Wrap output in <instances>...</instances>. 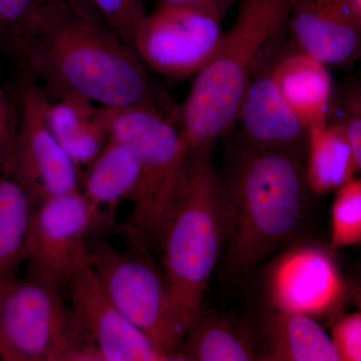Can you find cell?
<instances>
[{"label": "cell", "mask_w": 361, "mask_h": 361, "mask_svg": "<svg viewBox=\"0 0 361 361\" xmlns=\"http://www.w3.org/2000/svg\"><path fill=\"white\" fill-rule=\"evenodd\" d=\"M291 49L329 68L351 70L361 63V16L353 0H291Z\"/></svg>", "instance_id": "obj_12"}, {"label": "cell", "mask_w": 361, "mask_h": 361, "mask_svg": "<svg viewBox=\"0 0 361 361\" xmlns=\"http://www.w3.org/2000/svg\"><path fill=\"white\" fill-rule=\"evenodd\" d=\"M32 199L14 178L0 175V283L18 276L35 210Z\"/></svg>", "instance_id": "obj_21"}, {"label": "cell", "mask_w": 361, "mask_h": 361, "mask_svg": "<svg viewBox=\"0 0 361 361\" xmlns=\"http://www.w3.org/2000/svg\"><path fill=\"white\" fill-rule=\"evenodd\" d=\"M291 0H239L236 20L218 54L194 77L179 108L190 149L232 132L240 104L261 68L288 47Z\"/></svg>", "instance_id": "obj_3"}, {"label": "cell", "mask_w": 361, "mask_h": 361, "mask_svg": "<svg viewBox=\"0 0 361 361\" xmlns=\"http://www.w3.org/2000/svg\"><path fill=\"white\" fill-rule=\"evenodd\" d=\"M87 258L123 315L173 360H184L186 334L163 271L145 254L118 250L103 240L90 239Z\"/></svg>", "instance_id": "obj_7"}, {"label": "cell", "mask_w": 361, "mask_h": 361, "mask_svg": "<svg viewBox=\"0 0 361 361\" xmlns=\"http://www.w3.org/2000/svg\"><path fill=\"white\" fill-rule=\"evenodd\" d=\"M16 106V104H14ZM18 127V114L0 87V175L4 173L13 152Z\"/></svg>", "instance_id": "obj_27"}, {"label": "cell", "mask_w": 361, "mask_h": 361, "mask_svg": "<svg viewBox=\"0 0 361 361\" xmlns=\"http://www.w3.org/2000/svg\"><path fill=\"white\" fill-rule=\"evenodd\" d=\"M332 341L341 360L361 361V313L339 318L332 329Z\"/></svg>", "instance_id": "obj_26"}, {"label": "cell", "mask_w": 361, "mask_h": 361, "mask_svg": "<svg viewBox=\"0 0 361 361\" xmlns=\"http://www.w3.org/2000/svg\"><path fill=\"white\" fill-rule=\"evenodd\" d=\"M265 337L262 360H341L332 338L310 316L276 310L266 322Z\"/></svg>", "instance_id": "obj_18"}, {"label": "cell", "mask_w": 361, "mask_h": 361, "mask_svg": "<svg viewBox=\"0 0 361 361\" xmlns=\"http://www.w3.org/2000/svg\"><path fill=\"white\" fill-rule=\"evenodd\" d=\"M355 295L356 296V298L361 296V269L355 285Z\"/></svg>", "instance_id": "obj_29"}, {"label": "cell", "mask_w": 361, "mask_h": 361, "mask_svg": "<svg viewBox=\"0 0 361 361\" xmlns=\"http://www.w3.org/2000/svg\"><path fill=\"white\" fill-rule=\"evenodd\" d=\"M71 307L101 361H171L130 322L106 293L89 258L78 265L68 287Z\"/></svg>", "instance_id": "obj_11"}, {"label": "cell", "mask_w": 361, "mask_h": 361, "mask_svg": "<svg viewBox=\"0 0 361 361\" xmlns=\"http://www.w3.org/2000/svg\"><path fill=\"white\" fill-rule=\"evenodd\" d=\"M99 18L135 51V40L146 20L144 0H87Z\"/></svg>", "instance_id": "obj_25"}, {"label": "cell", "mask_w": 361, "mask_h": 361, "mask_svg": "<svg viewBox=\"0 0 361 361\" xmlns=\"http://www.w3.org/2000/svg\"><path fill=\"white\" fill-rule=\"evenodd\" d=\"M111 216L92 205L82 190L49 197L33 210L25 244L26 276L66 289L97 230Z\"/></svg>", "instance_id": "obj_9"}, {"label": "cell", "mask_w": 361, "mask_h": 361, "mask_svg": "<svg viewBox=\"0 0 361 361\" xmlns=\"http://www.w3.org/2000/svg\"><path fill=\"white\" fill-rule=\"evenodd\" d=\"M271 75L285 102L308 128L327 123L334 89L329 66L288 44Z\"/></svg>", "instance_id": "obj_15"}, {"label": "cell", "mask_w": 361, "mask_h": 361, "mask_svg": "<svg viewBox=\"0 0 361 361\" xmlns=\"http://www.w3.org/2000/svg\"><path fill=\"white\" fill-rule=\"evenodd\" d=\"M327 122L343 130L361 172V71L334 87Z\"/></svg>", "instance_id": "obj_23"}, {"label": "cell", "mask_w": 361, "mask_h": 361, "mask_svg": "<svg viewBox=\"0 0 361 361\" xmlns=\"http://www.w3.org/2000/svg\"><path fill=\"white\" fill-rule=\"evenodd\" d=\"M306 151V180L317 196L336 191L358 172L348 137L334 123L310 127Z\"/></svg>", "instance_id": "obj_19"}, {"label": "cell", "mask_w": 361, "mask_h": 361, "mask_svg": "<svg viewBox=\"0 0 361 361\" xmlns=\"http://www.w3.org/2000/svg\"><path fill=\"white\" fill-rule=\"evenodd\" d=\"M334 248L361 243V178H351L336 190L331 213Z\"/></svg>", "instance_id": "obj_24"}, {"label": "cell", "mask_w": 361, "mask_h": 361, "mask_svg": "<svg viewBox=\"0 0 361 361\" xmlns=\"http://www.w3.org/2000/svg\"><path fill=\"white\" fill-rule=\"evenodd\" d=\"M222 180L236 210L225 259L226 273L235 279L296 234L310 189L301 154L254 146L241 137L232 151L227 182Z\"/></svg>", "instance_id": "obj_2"}, {"label": "cell", "mask_w": 361, "mask_h": 361, "mask_svg": "<svg viewBox=\"0 0 361 361\" xmlns=\"http://www.w3.org/2000/svg\"><path fill=\"white\" fill-rule=\"evenodd\" d=\"M358 304H360V308H361V296L358 297L357 298Z\"/></svg>", "instance_id": "obj_31"}, {"label": "cell", "mask_w": 361, "mask_h": 361, "mask_svg": "<svg viewBox=\"0 0 361 361\" xmlns=\"http://www.w3.org/2000/svg\"><path fill=\"white\" fill-rule=\"evenodd\" d=\"M66 4L68 0H0V51L13 59Z\"/></svg>", "instance_id": "obj_22"}, {"label": "cell", "mask_w": 361, "mask_h": 361, "mask_svg": "<svg viewBox=\"0 0 361 361\" xmlns=\"http://www.w3.org/2000/svg\"><path fill=\"white\" fill-rule=\"evenodd\" d=\"M278 56L251 80L240 104L235 127L239 128V137L254 146L302 155L307 149L310 128L285 102L271 75Z\"/></svg>", "instance_id": "obj_14"}, {"label": "cell", "mask_w": 361, "mask_h": 361, "mask_svg": "<svg viewBox=\"0 0 361 361\" xmlns=\"http://www.w3.org/2000/svg\"><path fill=\"white\" fill-rule=\"evenodd\" d=\"M269 293L276 310L313 317L336 310L345 287L329 253L302 247L277 261L271 271Z\"/></svg>", "instance_id": "obj_13"}, {"label": "cell", "mask_w": 361, "mask_h": 361, "mask_svg": "<svg viewBox=\"0 0 361 361\" xmlns=\"http://www.w3.org/2000/svg\"><path fill=\"white\" fill-rule=\"evenodd\" d=\"M212 144L191 149L177 206L164 235L163 272L183 329L204 304L207 287L237 216L213 161Z\"/></svg>", "instance_id": "obj_4"}, {"label": "cell", "mask_w": 361, "mask_h": 361, "mask_svg": "<svg viewBox=\"0 0 361 361\" xmlns=\"http://www.w3.org/2000/svg\"><path fill=\"white\" fill-rule=\"evenodd\" d=\"M353 1L361 16V0H353Z\"/></svg>", "instance_id": "obj_30"}, {"label": "cell", "mask_w": 361, "mask_h": 361, "mask_svg": "<svg viewBox=\"0 0 361 361\" xmlns=\"http://www.w3.org/2000/svg\"><path fill=\"white\" fill-rule=\"evenodd\" d=\"M51 101L78 96L106 108L152 104L178 111L149 77L145 63L104 25L87 0L63 11L13 58Z\"/></svg>", "instance_id": "obj_1"}, {"label": "cell", "mask_w": 361, "mask_h": 361, "mask_svg": "<svg viewBox=\"0 0 361 361\" xmlns=\"http://www.w3.org/2000/svg\"><path fill=\"white\" fill-rule=\"evenodd\" d=\"M180 355L193 361L259 360L245 332L214 311L204 310V304L186 330Z\"/></svg>", "instance_id": "obj_20"}, {"label": "cell", "mask_w": 361, "mask_h": 361, "mask_svg": "<svg viewBox=\"0 0 361 361\" xmlns=\"http://www.w3.org/2000/svg\"><path fill=\"white\" fill-rule=\"evenodd\" d=\"M0 360L101 361L61 289L28 276L0 283Z\"/></svg>", "instance_id": "obj_6"}, {"label": "cell", "mask_w": 361, "mask_h": 361, "mask_svg": "<svg viewBox=\"0 0 361 361\" xmlns=\"http://www.w3.org/2000/svg\"><path fill=\"white\" fill-rule=\"evenodd\" d=\"M159 2L198 7V8L207 9V11L218 13L224 18L226 13L235 4L239 2V0H159Z\"/></svg>", "instance_id": "obj_28"}, {"label": "cell", "mask_w": 361, "mask_h": 361, "mask_svg": "<svg viewBox=\"0 0 361 361\" xmlns=\"http://www.w3.org/2000/svg\"><path fill=\"white\" fill-rule=\"evenodd\" d=\"M49 101L42 85L21 73L14 89L18 114L16 139L2 174L18 180L35 207L49 197L80 190L82 182L80 168L59 144L47 123Z\"/></svg>", "instance_id": "obj_8"}, {"label": "cell", "mask_w": 361, "mask_h": 361, "mask_svg": "<svg viewBox=\"0 0 361 361\" xmlns=\"http://www.w3.org/2000/svg\"><path fill=\"white\" fill-rule=\"evenodd\" d=\"M222 20L207 9L159 2L137 33L135 54L164 77L194 78L219 51Z\"/></svg>", "instance_id": "obj_10"}, {"label": "cell", "mask_w": 361, "mask_h": 361, "mask_svg": "<svg viewBox=\"0 0 361 361\" xmlns=\"http://www.w3.org/2000/svg\"><path fill=\"white\" fill-rule=\"evenodd\" d=\"M106 111L111 139L130 142L141 156V179L130 199L135 231L145 241L161 246L191 151L180 130L179 111L152 104Z\"/></svg>", "instance_id": "obj_5"}, {"label": "cell", "mask_w": 361, "mask_h": 361, "mask_svg": "<svg viewBox=\"0 0 361 361\" xmlns=\"http://www.w3.org/2000/svg\"><path fill=\"white\" fill-rule=\"evenodd\" d=\"M142 161L139 151L130 142L111 139L87 167L82 180V193L92 206L103 211L120 202L130 200L139 186Z\"/></svg>", "instance_id": "obj_17"}, {"label": "cell", "mask_w": 361, "mask_h": 361, "mask_svg": "<svg viewBox=\"0 0 361 361\" xmlns=\"http://www.w3.org/2000/svg\"><path fill=\"white\" fill-rule=\"evenodd\" d=\"M47 120L51 132L78 168L89 167L110 140L104 106L78 96L49 101Z\"/></svg>", "instance_id": "obj_16"}]
</instances>
